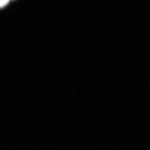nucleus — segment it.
I'll list each match as a JSON object with an SVG mask.
<instances>
[{
	"instance_id": "obj_1",
	"label": "nucleus",
	"mask_w": 150,
	"mask_h": 150,
	"mask_svg": "<svg viewBox=\"0 0 150 150\" xmlns=\"http://www.w3.org/2000/svg\"><path fill=\"white\" fill-rule=\"evenodd\" d=\"M10 0H0V8L6 6L9 2Z\"/></svg>"
}]
</instances>
